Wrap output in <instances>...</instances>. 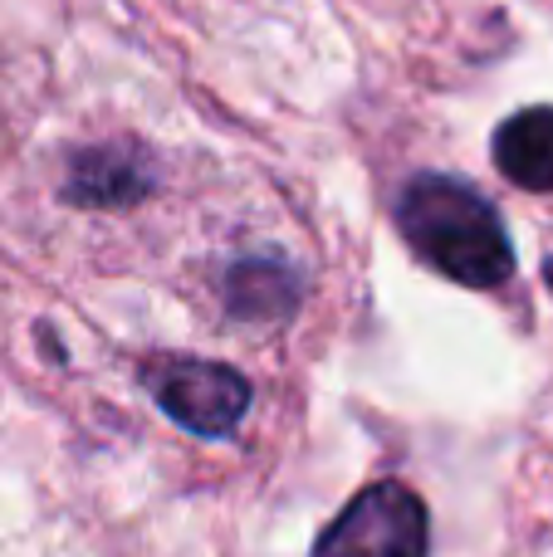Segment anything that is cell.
<instances>
[{"mask_svg":"<svg viewBox=\"0 0 553 557\" xmlns=\"http://www.w3.org/2000/svg\"><path fill=\"white\" fill-rule=\"evenodd\" d=\"M427 504L397 480L368 484L314 543V557H427Z\"/></svg>","mask_w":553,"mask_h":557,"instance_id":"obj_2","label":"cell"},{"mask_svg":"<svg viewBox=\"0 0 553 557\" xmlns=\"http://www.w3.org/2000/svg\"><path fill=\"white\" fill-rule=\"evenodd\" d=\"M157 166L143 147L133 143H98L69 162L64 176V201L88 206V211H123L137 206L143 196H152Z\"/></svg>","mask_w":553,"mask_h":557,"instance_id":"obj_4","label":"cell"},{"mask_svg":"<svg viewBox=\"0 0 553 557\" xmlns=\"http://www.w3.org/2000/svg\"><path fill=\"white\" fill-rule=\"evenodd\" d=\"M304 298V278L294 264L274 260V255H255V260L231 264L225 274V308L245 323H274L290 318Z\"/></svg>","mask_w":553,"mask_h":557,"instance_id":"obj_6","label":"cell"},{"mask_svg":"<svg viewBox=\"0 0 553 557\" xmlns=\"http://www.w3.org/2000/svg\"><path fill=\"white\" fill-rule=\"evenodd\" d=\"M544 284H549V294H553V260L544 264Z\"/></svg>","mask_w":553,"mask_h":557,"instance_id":"obj_7","label":"cell"},{"mask_svg":"<svg viewBox=\"0 0 553 557\" xmlns=\"http://www.w3.org/2000/svg\"><path fill=\"white\" fill-rule=\"evenodd\" d=\"M147 392L182 431L221 441L250 411V382L225 362H196V357H162L143 372Z\"/></svg>","mask_w":553,"mask_h":557,"instance_id":"obj_3","label":"cell"},{"mask_svg":"<svg viewBox=\"0 0 553 557\" xmlns=\"http://www.w3.org/2000/svg\"><path fill=\"white\" fill-rule=\"evenodd\" d=\"M397 231L431 270L466 288H500L515 274V245L505 221L460 176H411L397 196Z\"/></svg>","mask_w":553,"mask_h":557,"instance_id":"obj_1","label":"cell"},{"mask_svg":"<svg viewBox=\"0 0 553 557\" xmlns=\"http://www.w3.org/2000/svg\"><path fill=\"white\" fill-rule=\"evenodd\" d=\"M495 166L519 191H553V108H519L495 127Z\"/></svg>","mask_w":553,"mask_h":557,"instance_id":"obj_5","label":"cell"}]
</instances>
